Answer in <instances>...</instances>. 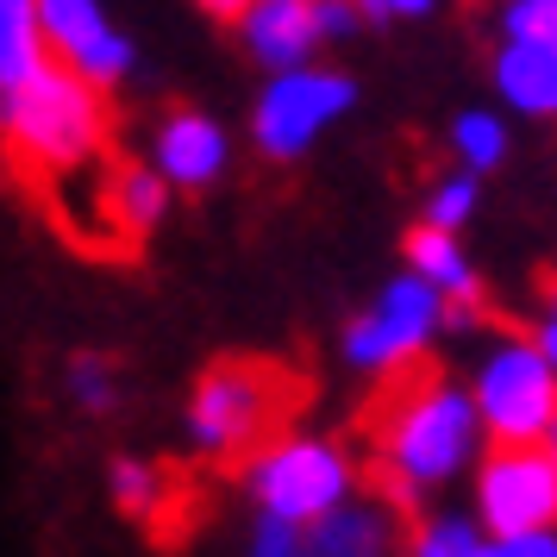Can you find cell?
<instances>
[{
	"instance_id": "cell-1",
	"label": "cell",
	"mask_w": 557,
	"mask_h": 557,
	"mask_svg": "<svg viewBox=\"0 0 557 557\" xmlns=\"http://www.w3.org/2000/svg\"><path fill=\"white\" fill-rule=\"evenodd\" d=\"M0 145L13 170L32 182H51L63 170L95 163L107 145V101L95 82H82L70 63L45 57L38 70L0 88Z\"/></svg>"
},
{
	"instance_id": "cell-2",
	"label": "cell",
	"mask_w": 557,
	"mask_h": 557,
	"mask_svg": "<svg viewBox=\"0 0 557 557\" xmlns=\"http://www.w3.org/2000/svg\"><path fill=\"white\" fill-rule=\"evenodd\" d=\"M476 407H470V388H451V382H420L407 395H388V413H382L376 432V463L388 488L413 502L438 482H451L470 451H476Z\"/></svg>"
},
{
	"instance_id": "cell-3",
	"label": "cell",
	"mask_w": 557,
	"mask_h": 557,
	"mask_svg": "<svg viewBox=\"0 0 557 557\" xmlns=\"http://www.w3.org/2000/svg\"><path fill=\"white\" fill-rule=\"evenodd\" d=\"M288 395L295 382L276 363H213L188 401V438L207 457H245L288 413Z\"/></svg>"
},
{
	"instance_id": "cell-4",
	"label": "cell",
	"mask_w": 557,
	"mask_h": 557,
	"mask_svg": "<svg viewBox=\"0 0 557 557\" xmlns=\"http://www.w3.org/2000/svg\"><path fill=\"white\" fill-rule=\"evenodd\" d=\"M470 407H476V426L495 438V445H552L557 426V357L532 351V345H495L482 357L476 388H470Z\"/></svg>"
},
{
	"instance_id": "cell-5",
	"label": "cell",
	"mask_w": 557,
	"mask_h": 557,
	"mask_svg": "<svg viewBox=\"0 0 557 557\" xmlns=\"http://www.w3.org/2000/svg\"><path fill=\"white\" fill-rule=\"evenodd\" d=\"M245 482H251L257 513H276L288 527H307V520H320L326 507H338L351 495L357 470H351V457L338 445H326V438H276L245 470Z\"/></svg>"
},
{
	"instance_id": "cell-6",
	"label": "cell",
	"mask_w": 557,
	"mask_h": 557,
	"mask_svg": "<svg viewBox=\"0 0 557 557\" xmlns=\"http://www.w3.org/2000/svg\"><path fill=\"white\" fill-rule=\"evenodd\" d=\"M357 101V82L338 76V70H320V63H288L270 76L263 88V101H257V151L288 163V157H301L320 132L338 120V113H351Z\"/></svg>"
},
{
	"instance_id": "cell-7",
	"label": "cell",
	"mask_w": 557,
	"mask_h": 557,
	"mask_svg": "<svg viewBox=\"0 0 557 557\" xmlns=\"http://www.w3.org/2000/svg\"><path fill=\"white\" fill-rule=\"evenodd\" d=\"M557 520V457L552 445H502L476 470V527L488 539L532 532Z\"/></svg>"
},
{
	"instance_id": "cell-8",
	"label": "cell",
	"mask_w": 557,
	"mask_h": 557,
	"mask_svg": "<svg viewBox=\"0 0 557 557\" xmlns=\"http://www.w3.org/2000/svg\"><path fill=\"white\" fill-rule=\"evenodd\" d=\"M438 288H426L420 276H401L382 288V301L345 326V357H351L357 370H376V376H395L401 363L432 345V332H438Z\"/></svg>"
},
{
	"instance_id": "cell-9",
	"label": "cell",
	"mask_w": 557,
	"mask_h": 557,
	"mask_svg": "<svg viewBox=\"0 0 557 557\" xmlns=\"http://www.w3.org/2000/svg\"><path fill=\"white\" fill-rule=\"evenodd\" d=\"M32 13L45 32V51H57V63H70L101 95L132 76V38L107 26L101 0H32Z\"/></svg>"
},
{
	"instance_id": "cell-10",
	"label": "cell",
	"mask_w": 557,
	"mask_h": 557,
	"mask_svg": "<svg viewBox=\"0 0 557 557\" xmlns=\"http://www.w3.org/2000/svg\"><path fill=\"white\" fill-rule=\"evenodd\" d=\"M151 163L170 188H213L232 163V138H226V126L207 120V113H170V120L157 126Z\"/></svg>"
},
{
	"instance_id": "cell-11",
	"label": "cell",
	"mask_w": 557,
	"mask_h": 557,
	"mask_svg": "<svg viewBox=\"0 0 557 557\" xmlns=\"http://www.w3.org/2000/svg\"><path fill=\"white\" fill-rule=\"evenodd\" d=\"M245 32L257 63L270 70H288V63H307L320 51V26H313V0H245V13L232 20Z\"/></svg>"
},
{
	"instance_id": "cell-12",
	"label": "cell",
	"mask_w": 557,
	"mask_h": 557,
	"mask_svg": "<svg viewBox=\"0 0 557 557\" xmlns=\"http://www.w3.org/2000/svg\"><path fill=\"white\" fill-rule=\"evenodd\" d=\"M382 552H388V513L351 502V495L301 527V557H382Z\"/></svg>"
},
{
	"instance_id": "cell-13",
	"label": "cell",
	"mask_w": 557,
	"mask_h": 557,
	"mask_svg": "<svg viewBox=\"0 0 557 557\" xmlns=\"http://www.w3.org/2000/svg\"><path fill=\"white\" fill-rule=\"evenodd\" d=\"M407 263H413V276L426 282V288H438V301L476 307L482 276H476V263L463 257L457 232H445V226H413V232H407Z\"/></svg>"
},
{
	"instance_id": "cell-14",
	"label": "cell",
	"mask_w": 557,
	"mask_h": 557,
	"mask_svg": "<svg viewBox=\"0 0 557 557\" xmlns=\"http://www.w3.org/2000/svg\"><path fill=\"white\" fill-rule=\"evenodd\" d=\"M495 88L520 113H552L557 107V45L507 38V51L495 57Z\"/></svg>"
},
{
	"instance_id": "cell-15",
	"label": "cell",
	"mask_w": 557,
	"mask_h": 557,
	"mask_svg": "<svg viewBox=\"0 0 557 557\" xmlns=\"http://www.w3.org/2000/svg\"><path fill=\"white\" fill-rule=\"evenodd\" d=\"M163 207H170V182L157 176V170H145V163H126V170H113V182H107V220L120 232H151L157 220H163Z\"/></svg>"
},
{
	"instance_id": "cell-16",
	"label": "cell",
	"mask_w": 557,
	"mask_h": 557,
	"mask_svg": "<svg viewBox=\"0 0 557 557\" xmlns=\"http://www.w3.org/2000/svg\"><path fill=\"white\" fill-rule=\"evenodd\" d=\"M45 32H38V13H32V0H0V88L7 82H20L26 70L45 63Z\"/></svg>"
},
{
	"instance_id": "cell-17",
	"label": "cell",
	"mask_w": 557,
	"mask_h": 557,
	"mask_svg": "<svg viewBox=\"0 0 557 557\" xmlns=\"http://www.w3.org/2000/svg\"><path fill=\"white\" fill-rule=\"evenodd\" d=\"M451 151L463 157V170L482 176V170H495L507 157V126L495 113H457L451 120Z\"/></svg>"
},
{
	"instance_id": "cell-18",
	"label": "cell",
	"mask_w": 557,
	"mask_h": 557,
	"mask_svg": "<svg viewBox=\"0 0 557 557\" xmlns=\"http://www.w3.org/2000/svg\"><path fill=\"white\" fill-rule=\"evenodd\" d=\"M413 557H488V532L463 513H438L413 532Z\"/></svg>"
},
{
	"instance_id": "cell-19",
	"label": "cell",
	"mask_w": 557,
	"mask_h": 557,
	"mask_svg": "<svg viewBox=\"0 0 557 557\" xmlns=\"http://www.w3.org/2000/svg\"><path fill=\"white\" fill-rule=\"evenodd\" d=\"M476 213V176L463 170V176H445L432 188L426 201V226H445V232H463V220Z\"/></svg>"
},
{
	"instance_id": "cell-20",
	"label": "cell",
	"mask_w": 557,
	"mask_h": 557,
	"mask_svg": "<svg viewBox=\"0 0 557 557\" xmlns=\"http://www.w3.org/2000/svg\"><path fill=\"white\" fill-rule=\"evenodd\" d=\"M502 32L507 38H532V45H557V0H507Z\"/></svg>"
},
{
	"instance_id": "cell-21",
	"label": "cell",
	"mask_w": 557,
	"mask_h": 557,
	"mask_svg": "<svg viewBox=\"0 0 557 557\" xmlns=\"http://www.w3.org/2000/svg\"><path fill=\"white\" fill-rule=\"evenodd\" d=\"M157 495H163V482H157V470H145V463H113V502L126 507V513H151Z\"/></svg>"
},
{
	"instance_id": "cell-22",
	"label": "cell",
	"mask_w": 557,
	"mask_h": 557,
	"mask_svg": "<svg viewBox=\"0 0 557 557\" xmlns=\"http://www.w3.org/2000/svg\"><path fill=\"white\" fill-rule=\"evenodd\" d=\"M70 395H76L82 407H107L113 401V370H107L101 357H76V363H70Z\"/></svg>"
},
{
	"instance_id": "cell-23",
	"label": "cell",
	"mask_w": 557,
	"mask_h": 557,
	"mask_svg": "<svg viewBox=\"0 0 557 557\" xmlns=\"http://www.w3.org/2000/svg\"><path fill=\"white\" fill-rule=\"evenodd\" d=\"M251 557H301V527H288V520H276V513H257Z\"/></svg>"
},
{
	"instance_id": "cell-24",
	"label": "cell",
	"mask_w": 557,
	"mask_h": 557,
	"mask_svg": "<svg viewBox=\"0 0 557 557\" xmlns=\"http://www.w3.org/2000/svg\"><path fill=\"white\" fill-rule=\"evenodd\" d=\"M488 557H557V532L552 527L502 532V539H488Z\"/></svg>"
},
{
	"instance_id": "cell-25",
	"label": "cell",
	"mask_w": 557,
	"mask_h": 557,
	"mask_svg": "<svg viewBox=\"0 0 557 557\" xmlns=\"http://www.w3.org/2000/svg\"><path fill=\"white\" fill-rule=\"evenodd\" d=\"M357 20H370V26H395V20H426L438 0H351Z\"/></svg>"
},
{
	"instance_id": "cell-26",
	"label": "cell",
	"mask_w": 557,
	"mask_h": 557,
	"mask_svg": "<svg viewBox=\"0 0 557 557\" xmlns=\"http://www.w3.org/2000/svg\"><path fill=\"white\" fill-rule=\"evenodd\" d=\"M313 26H320V45H326V38H345V32H357L363 20H357L351 0H313Z\"/></svg>"
},
{
	"instance_id": "cell-27",
	"label": "cell",
	"mask_w": 557,
	"mask_h": 557,
	"mask_svg": "<svg viewBox=\"0 0 557 557\" xmlns=\"http://www.w3.org/2000/svg\"><path fill=\"white\" fill-rule=\"evenodd\" d=\"M201 7L213 13V20H226V26L238 20V13H245V0H201Z\"/></svg>"
}]
</instances>
